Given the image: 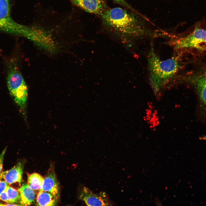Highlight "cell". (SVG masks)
<instances>
[{
  "label": "cell",
  "instance_id": "obj_15",
  "mask_svg": "<svg viewBox=\"0 0 206 206\" xmlns=\"http://www.w3.org/2000/svg\"><path fill=\"white\" fill-rule=\"evenodd\" d=\"M9 185L2 179L0 175V194L5 191Z\"/></svg>",
  "mask_w": 206,
  "mask_h": 206
},
{
  "label": "cell",
  "instance_id": "obj_3",
  "mask_svg": "<svg viewBox=\"0 0 206 206\" xmlns=\"http://www.w3.org/2000/svg\"><path fill=\"white\" fill-rule=\"evenodd\" d=\"M10 62L8 66L7 87L10 95L25 114L28 96L27 88L17 67Z\"/></svg>",
  "mask_w": 206,
  "mask_h": 206
},
{
  "label": "cell",
  "instance_id": "obj_2",
  "mask_svg": "<svg viewBox=\"0 0 206 206\" xmlns=\"http://www.w3.org/2000/svg\"><path fill=\"white\" fill-rule=\"evenodd\" d=\"M100 15L105 25L124 34L140 39L157 37L146 29L134 14L122 8L106 9Z\"/></svg>",
  "mask_w": 206,
  "mask_h": 206
},
{
  "label": "cell",
  "instance_id": "obj_9",
  "mask_svg": "<svg viewBox=\"0 0 206 206\" xmlns=\"http://www.w3.org/2000/svg\"><path fill=\"white\" fill-rule=\"evenodd\" d=\"M41 190L49 192L58 199L60 191L59 183L53 167L49 168L44 177Z\"/></svg>",
  "mask_w": 206,
  "mask_h": 206
},
{
  "label": "cell",
  "instance_id": "obj_18",
  "mask_svg": "<svg viewBox=\"0 0 206 206\" xmlns=\"http://www.w3.org/2000/svg\"><path fill=\"white\" fill-rule=\"evenodd\" d=\"M116 3L128 8L130 7L129 5L124 1V0H112Z\"/></svg>",
  "mask_w": 206,
  "mask_h": 206
},
{
  "label": "cell",
  "instance_id": "obj_7",
  "mask_svg": "<svg viewBox=\"0 0 206 206\" xmlns=\"http://www.w3.org/2000/svg\"><path fill=\"white\" fill-rule=\"evenodd\" d=\"M184 80L195 87L201 106L206 112V67L198 72L185 77Z\"/></svg>",
  "mask_w": 206,
  "mask_h": 206
},
{
  "label": "cell",
  "instance_id": "obj_4",
  "mask_svg": "<svg viewBox=\"0 0 206 206\" xmlns=\"http://www.w3.org/2000/svg\"><path fill=\"white\" fill-rule=\"evenodd\" d=\"M186 36L173 40L170 43L176 50L199 48L206 45V23L199 22Z\"/></svg>",
  "mask_w": 206,
  "mask_h": 206
},
{
  "label": "cell",
  "instance_id": "obj_5",
  "mask_svg": "<svg viewBox=\"0 0 206 206\" xmlns=\"http://www.w3.org/2000/svg\"><path fill=\"white\" fill-rule=\"evenodd\" d=\"M25 28L12 18L8 0H0V30L23 35Z\"/></svg>",
  "mask_w": 206,
  "mask_h": 206
},
{
  "label": "cell",
  "instance_id": "obj_12",
  "mask_svg": "<svg viewBox=\"0 0 206 206\" xmlns=\"http://www.w3.org/2000/svg\"><path fill=\"white\" fill-rule=\"evenodd\" d=\"M58 199L50 193L40 190L38 193L36 197L37 205L54 206L57 203Z\"/></svg>",
  "mask_w": 206,
  "mask_h": 206
},
{
  "label": "cell",
  "instance_id": "obj_14",
  "mask_svg": "<svg viewBox=\"0 0 206 206\" xmlns=\"http://www.w3.org/2000/svg\"><path fill=\"white\" fill-rule=\"evenodd\" d=\"M10 203H15L19 201L20 195L18 191L9 185L5 190Z\"/></svg>",
  "mask_w": 206,
  "mask_h": 206
},
{
  "label": "cell",
  "instance_id": "obj_1",
  "mask_svg": "<svg viewBox=\"0 0 206 206\" xmlns=\"http://www.w3.org/2000/svg\"><path fill=\"white\" fill-rule=\"evenodd\" d=\"M181 55L176 53L170 58L162 60L152 47L147 56L150 84L156 94L177 75L181 68Z\"/></svg>",
  "mask_w": 206,
  "mask_h": 206
},
{
  "label": "cell",
  "instance_id": "obj_13",
  "mask_svg": "<svg viewBox=\"0 0 206 206\" xmlns=\"http://www.w3.org/2000/svg\"><path fill=\"white\" fill-rule=\"evenodd\" d=\"M44 178L39 174L33 173L29 174L27 177V184L34 190H40L42 188Z\"/></svg>",
  "mask_w": 206,
  "mask_h": 206
},
{
  "label": "cell",
  "instance_id": "obj_8",
  "mask_svg": "<svg viewBox=\"0 0 206 206\" xmlns=\"http://www.w3.org/2000/svg\"><path fill=\"white\" fill-rule=\"evenodd\" d=\"M73 3L89 13L100 15L106 9L102 0H70Z\"/></svg>",
  "mask_w": 206,
  "mask_h": 206
},
{
  "label": "cell",
  "instance_id": "obj_6",
  "mask_svg": "<svg viewBox=\"0 0 206 206\" xmlns=\"http://www.w3.org/2000/svg\"><path fill=\"white\" fill-rule=\"evenodd\" d=\"M79 192V199L88 206H111L114 204L105 192L94 193L87 187L82 185Z\"/></svg>",
  "mask_w": 206,
  "mask_h": 206
},
{
  "label": "cell",
  "instance_id": "obj_10",
  "mask_svg": "<svg viewBox=\"0 0 206 206\" xmlns=\"http://www.w3.org/2000/svg\"><path fill=\"white\" fill-rule=\"evenodd\" d=\"M24 164L19 162L11 169L2 171L0 175L2 179L8 184L15 183H20L22 179Z\"/></svg>",
  "mask_w": 206,
  "mask_h": 206
},
{
  "label": "cell",
  "instance_id": "obj_19",
  "mask_svg": "<svg viewBox=\"0 0 206 206\" xmlns=\"http://www.w3.org/2000/svg\"><path fill=\"white\" fill-rule=\"evenodd\" d=\"M15 203H8L7 204H3L0 203V206H7V205H19Z\"/></svg>",
  "mask_w": 206,
  "mask_h": 206
},
{
  "label": "cell",
  "instance_id": "obj_16",
  "mask_svg": "<svg viewBox=\"0 0 206 206\" xmlns=\"http://www.w3.org/2000/svg\"><path fill=\"white\" fill-rule=\"evenodd\" d=\"M7 149V147H6L0 154V173L3 169L4 158Z\"/></svg>",
  "mask_w": 206,
  "mask_h": 206
},
{
  "label": "cell",
  "instance_id": "obj_11",
  "mask_svg": "<svg viewBox=\"0 0 206 206\" xmlns=\"http://www.w3.org/2000/svg\"><path fill=\"white\" fill-rule=\"evenodd\" d=\"M20 195L21 205H29L33 204L35 198L34 191L27 183L23 184L18 190Z\"/></svg>",
  "mask_w": 206,
  "mask_h": 206
},
{
  "label": "cell",
  "instance_id": "obj_17",
  "mask_svg": "<svg viewBox=\"0 0 206 206\" xmlns=\"http://www.w3.org/2000/svg\"><path fill=\"white\" fill-rule=\"evenodd\" d=\"M0 200L7 203H10L5 190L0 194Z\"/></svg>",
  "mask_w": 206,
  "mask_h": 206
}]
</instances>
